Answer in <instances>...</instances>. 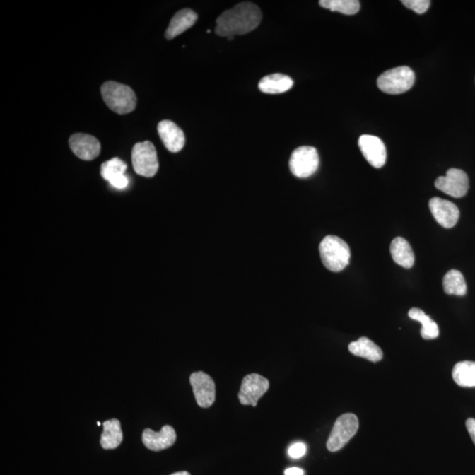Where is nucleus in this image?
<instances>
[{
	"label": "nucleus",
	"instance_id": "1",
	"mask_svg": "<svg viewBox=\"0 0 475 475\" xmlns=\"http://www.w3.org/2000/svg\"><path fill=\"white\" fill-rule=\"evenodd\" d=\"M260 8L251 2L238 4L233 8L226 10L216 20V34L219 37H233L250 33L261 23Z\"/></svg>",
	"mask_w": 475,
	"mask_h": 475
},
{
	"label": "nucleus",
	"instance_id": "2",
	"mask_svg": "<svg viewBox=\"0 0 475 475\" xmlns=\"http://www.w3.org/2000/svg\"><path fill=\"white\" fill-rule=\"evenodd\" d=\"M319 254L324 266L332 272H340L351 261V250L341 238L329 235L319 244Z\"/></svg>",
	"mask_w": 475,
	"mask_h": 475
},
{
	"label": "nucleus",
	"instance_id": "3",
	"mask_svg": "<svg viewBox=\"0 0 475 475\" xmlns=\"http://www.w3.org/2000/svg\"><path fill=\"white\" fill-rule=\"evenodd\" d=\"M102 98L107 106L114 112L125 115L136 109V93L129 86L115 81L104 83L100 88Z\"/></svg>",
	"mask_w": 475,
	"mask_h": 475
},
{
	"label": "nucleus",
	"instance_id": "4",
	"mask_svg": "<svg viewBox=\"0 0 475 475\" xmlns=\"http://www.w3.org/2000/svg\"><path fill=\"white\" fill-rule=\"evenodd\" d=\"M415 73L408 66H399L385 71L377 78V86L388 95H401L415 84Z\"/></svg>",
	"mask_w": 475,
	"mask_h": 475
},
{
	"label": "nucleus",
	"instance_id": "5",
	"mask_svg": "<svg viewBox=\"0 0 475 475\" xmlns=\"http://www.w3.org/2000/svg\"><path fill=\"white\" fill-rule=\"evenodd\" d=\"M358 418L354 414H344L338 417L327 439V448L332 452L340 451L358 433Z\"/></svg>",
	"mask_w": 475,
	"mask_h": 475
},
{
	"label": "nucleus",
	"instance_id": "6",
	"mask_svg": "<svg viewBox=\"0 0 475 475\" xmlns=\"http://www.w3.org/2000/svg\"><path fill=\"white\" fill-rule=\"evenodd\" d=\"M133 168L143 177H153L158 170L156 147L149 141L136 143L131 153Z\"/></svg>",
	"mask_w": 475,
	"mask_h": 475
},
{
	"label": "nucleus",
	"instance_id": "7",
	"mask_svg": "<svg viewBox=\"0 0 475 475\" xmlns=\"http://www.w3.org/2000/svg\"><path fill=\"white\" fill-rule=\"evenodd\" d=\"M291 174L298 178L315 175L319 165L318 152L312 146H301L293 151L289 162Z\"/></svg>",
	"mask_w": 475,
	"mask_h": 475
},
{
	"label": "nucleus",
	"instance_id": "8",
	"mask_svg": "<svg viewBox=\"0 0 475 475\" xmlns=\"http://www.w3.org/2000/svg\"><path fill=\"white\" fill-rule=\"evenodd\" d=\"M435 186L442 192L455 198L465 197L469 189V176L458 168L449 169L445 176L435 181Z\"/></svg>",
	"mask_w": 475,
	"mask_h": 475
},
{
	"label": "nucleus",
	"instance_id": "9",
	"mask_svg": "<svg viewBox=\"0 0 475 475\" xmlns=\"http://www.w3.org/2000/svg\"><path fill=\"white\" fill-rule=\"evenodd\" d=\"M269 382L266 377L252 373L244 377L241 383L239 399L242 405L257 406L259 399L269 390Z\"/></svg>",
	"mask_w": 475,
	"mask_h": 475
},
{
	"label": "nucleus",
	"instance_id": "10",
	"mask_svg": "<svg viewBox=\"0 0 475 475\" xmlns=\"http://www.w3.org/2000/svg\"><path fill=\"white\" fill-rule=\"evenodd\" d=\"M189 381L198 406L207 409L213 405L216 386L212 377L203 372H197L192 374Z\"/></svg>",
	"mask_w": 475,
	"mask_h": 475
},
{
	"label": "nucleus",
	"instance_id": "11",
	"mask_svg": "<svg viewBox=\"0 0 475 475\" xmlns=\"http://www.w3.org/2000/svg\"><path fill=\"white\" fill-rule=\"evenodd\" d=\"M358 146L365 160L373 168H381L387 162V149L382 140L372 135H362Z\"/></svg>",
	"mask_w": 475,
	"mask_h": 475
},
{
	"label": "nucleus",
	"instance_id": "12",
	"mask_svg": "<svg viewBox=\"0 0 475 475\" xmlns=\"http://www.w3.org/2000/svg\"><path fill=\"white\" fill-rule=\"evenodd\" d=\"M429 207L434 218L446 229L455 228L459 218V208L452 201L439 197L431 198Z\"/></svg>",
	"mask_w": 475,
	"mask_h": 475
},
{
	"label": "nucleus",
	"instance_id": "13",
	"mask_svg": "<svg viewBox=\"0 0 475 475\" xmlns=\"http://www.w3.org/2000/svg\"><path fill=\"white\" fill-rule=\"evenodd\" d=\"M69 145L73 153L83 160H93L100 156L99 140L91 135L77 133L71 136Z\"/></svg>",
	"mask_w": 475,
	"mask_h": 475
},
{
	"label": "nucleus",
	"instance_id": "14",
	"mask_svg": "<svg viewBox=\"0 0 475 475\" xmlns=\"http://www.w3.org/2000/svg\"><path fill=\"white\" fill-rule=\"evenodd\" d=\"M158 133L169 152L178 153L185 146L184 133L174 122L161 121L158 124Z\"/></svg>",
	"mask_w": 475,
	"mask_h": 475
},
{
	"label": "nucleus",
	"instance_id": "15",
	"mask_svg": "<svg viewBox=\"0 0 475 475\" xmlns=\"http://www.w3.org/2000/svg\"><path fill=\"white\" fill-rule=\"evenodd\" d=\"M127 165L119 158H113L104 162L100 167V175L110 182L115 189H124L129 185V180L125 172Z\"/></svg>",
	"mask_w": 475,
	"mask_h": 475
},
{
	"label": "nucleus",
	"instance_id": "16",
	"mask_svg": "<svg viewBox=\"0 0 475 475\" xmlns=\"http://www.w3.org/2000/svg\"><path fill=\"white\" fill-rule=\"evenodd\" d=\"M142 440L143 445L151 451L160 452L175 445V430L170 426H163L158 433L151 429H146L143 433Z\"/></svg>",
	"mask_w": 475,
	"mask_h": 475
},
{
	"label": "nucleus",
	"instance_id": "17",
	"mask_svg": "<svg viewBox=\"0 0 475 475\" xmlns=\"http://www.w3.org/2000/svg\"><path fill=\"white\" fill-rule=\"evenodd\" d=\"M197 14L192 9H182L172 18L170 24L165 31V38L174 39L195 25Z\"/></svg>",
	"mask_w": 475,
	"mask_h": 475
},
{
	"label": "nucleus",
	"instance_id": "18",
	"mask_svg": "<svg viewBox=\"0 0 475 475\" xmlns=\"http://www.w3.org/2000/svg\"><path fill=\"white\" fill-rule=\"evenodd\" d=\"M392 258L399 266L411 269L415 264V254L410 244L402 237H397L392 241L390 246Z\"/></svg>",
	"mask_w": 475,
	"mask_h": 475
},
{
	"label": "nucleus",
	"instance_id": "19",
	"mask_svg": "<svg viewBox=\"0 0 475 475\" xmlns=\"http://www.w3.org/2000/svg\"><path fill=\"white\" fill-rule=\"evenodd\" d=\"M293 84V79L287 75L275 74L262 78L258 88L262 93L269 95H280L289 91Z\"/></svg>",
	"mask_w": 475,
	"mask_h": 475
},
{
	"label": "nucleus",
	"instance_id": "20",
	"mask_svg": "<svg viewBox=\"0 0 475 475\" xmlns=\"http://www.w3.org/2000/svg\"><path fill=\"white\" fill-rule=\"evenodd\" d=\"M348 351L351 354L373 363L379 362L383 358L381 348L367 337H361L358 341H352L348 345Z\"/></svg>",
	"mask_w": 475,
	"mask_h": 475
},
{
	"label": "nucleus",
	"instance_id": "21",
	"mask_svg": "<svg viewBox=\"0 0 475 475\" xmlns=\"http://www.w3.org/2000/svg\"><path fill=\"white\" fill-rule=\"evenodd\" d=\"M103 433L100 438V445L105 450L118 447L124 439L121 423L117 419L107 420L103 424Z\"/></svg>",
	"mask_w": 475,
	"mask_h": 475
},
{
	"label": "nucleus",
	"instance_id": "22",
	"mask_svg": "<svg viewBox=\"0 0 475 475\" xmlns=\"http://www.w3.org/2000/svg\"><path fill=\"white\" fill-rule=\"evenodd\" d=\"M453 380L462 387H475V362L463 361L456 363L452 370Z\"/></svg>",
	"mask_w": 475,
	"mask_h": 475
},
{
	"label": "nucleus",
	"instance_id": "23",
	"mask_svg": "<svg viewBox=\"0 0 475 475\" xmlns=\"http://www.w3.org/2000/svg\"><path fill=\"white\" fill-rule=\"evenodd\" d=\"M410 319L416 320L422 324L421 329V336L426 340H433L438 336L439 329L438 324L434 322L430 316L426 315L423 310L419 308L414 307L409 312Z\"/></svg>",
	"mask_w": 475,
	"mask_h": 475
},
{
	"label": "nucleus",
	"instance_id": "24",
	"mask_svg": "<svg viewBox=\"0 0 475 475\" xmlns=\"http://www.w3.org/2000/svg\"><path fill=\"white\" fill-rule=\"evenodd\" d=\"M442 286L446 294L465 296L467 293V283L462 272L452 269L446 273L442 279Z\"/></svg>",
	"mask_w": 475,
	"mask_h": 475
},
{
	"label": "nucleus",
	"instance_id": "25",
	"mask_svg": "<svg viewBox=\"0 0 475 475\" xmlns=\"http://www.w3.org/2000/svg\"><path fill=\"white\" fill-rule=\"evenodd\" d=\"M319 5L323 8L346 16H353L360 9V2L358 0H320Z\"/></svg>",
	"mask_w": 475,
	"mask_h": 475
},
{
	"label": "nucleus",
	"instance_id": "26",
	"mask_svg": "<svg viewBox=\"0 0 475 475\" xmlns=\"http://www.w3.org/2000/svg\"><path fill=\"white\" fill-rule=\"evenodd\" d=\"M401 3L418 14L426 13L430 6V0H402Z\"/></svg>",
	"mask_w": 475,
	"mask_h": 475
},
{
	"label": "nucleus",
	"instance_id": "27",
	"mask_svg": "<svg viewBox=\"0 0 475 475\" xmlns=\"http://www.w3.org/2000/svg\"><path fill=\"white\" fill-rule=\"evenodd\" d=\"M307 452V446L303 442H296L288 450V455L293 459H300Z\"/></svg>",
	"mask_w": 475,
	"mask_h": 475
},
{
	"label": "nucleus",
	"instance_id": "28",
	"mask_svg": "<svg viewBox=\"0 0 475 475\" xmlns=\"http://www.w3.org/2000/svg\"><path fill=\"white\" fill-rule=\"evenodd\" d=\"M466 426L471 438H472L473 442L475 445V419L469 418L467 420Z\"/></svg>",
	"mask_w": 475,
	"mask_h": 475
},
{
	"label": "nucleus",
	"instance_id": "29",
	"mask_svg": "<svg viewBox=\"0 0 475 475\" xmlns=\"http://www.w3.org/2000/svg\"><path fill=\"white\" fill-rule=\"evenodd\" d=\"M286 475H304L303 470L298 469V467H291L284 472Z\"/></svg>",
	"mask_w": 475,
	"mask_h": 475
},
{
	"label": "nucleus",
	"instance_id": "30",
	"mask_svg": "<svg viewBox=\"0 0 475 475\" xmlns=\"http://www.w3.org/2000/svg\"><path fill=\"white\" fill-rule=\"evenodd\" d=\"M171 475H190V474L188 473V472H177V473L172 474Z\"/></svg>",
	"mask_w": 475,
	"mask_h": 475
},
{
	"label": "nucleus",
	"instance_id": "31",
	"mask_svg": "<svg viewBox=\"0 0 475 475\" xmlns=\"http://www.w3.org/2000/svg\"><path fill=\"white\" fill-rule=\"evenodd\" d=\"M97 426H102V423H100V422H97Z\"/></svg>",
	"mask_w": 475,
	"mask_h": 475
}]
</instances>
